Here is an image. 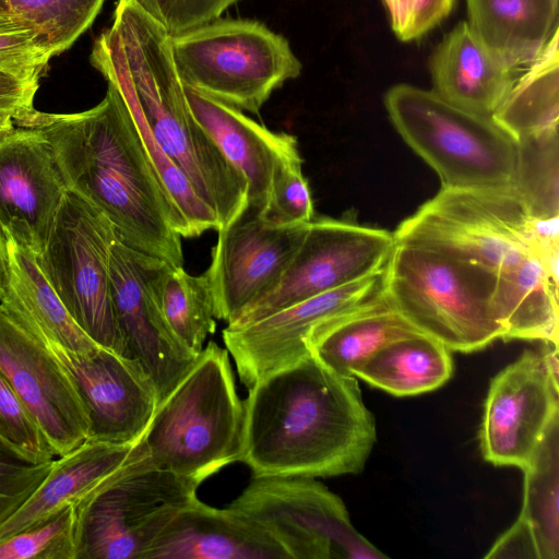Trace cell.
<instances>
[{"label":"cell","mask_w":559,"mask_h":559,"mask_svg":"<svg viewBox=\"0 0 559 559\" xmlns=\"http://www.w3.org/2000/svg\"><path fill=\"white\" fill-rule=\"evenodd\" d=\"M14 124L37 129L46 136L68 191L108 217L120 240L171 266H183L181 238H190L188 225L112 84L88 110L48 114L33 109Z\"/></svg>","instance_id":"1"},{"label":"cell","mask_w":559,"mask_h":559,"mask_svg":"<svg viewBox=\"0 0 559 559\" xmlns=\"http://www.w3.org/2000/svg\"><path fill=\"white\" fill-rule=\"evenodd\" d=\"M248 389L239 461L254 477L364 469L377 429L355 376L336 373L310 354Z\"/></svg>","instance_id":"2"},{"label":"cell","mask_w":559,"mask_h":559,"mask_svg":"<svg viewBox=\"0 0 559 559\" xmlns=\"http://www.w3.org/2000/svg\"><path fill=\"white\" fill-rule=\"evenodd\" d=\"M170 39L135 1L118 0L112 24L95 40L90 61L213 210L221 229L246 211L248 185L194 119Z\"/></svg>","instance_id":"3"},{"label":"cell","mask_w":559,"mask_h":559,"mask_svg":"<svg viewBox=\"0 0 559 559\" xmlns=\"http://www.w3.org/2000/svg\"><path fill=\"white\" fill-rule=\"evenodd\" d=\"M242 431L228 350L211 341L158 403L142 439L155 466L201 484L239 461Z\"/></svg>","instance_id":"4"},{"label":"cell","mask_w":559,"mask_h":559,"mask_svg":"<svg viewBox=\"0 0 559 559\" xmlns=\"http://www.w3.org/2000/svg\"><path fill=\"white\" fill-rule=\"evenodd\" d=\"M495 285L496 274L479 264L402 242L383 272L389 304L418 331L460 353L502 340Z\"/></svg>","instance_id":"5"},{"label":"cell","mask_w":559,"mask_h":559,"mask_svg":"<svg viewBox=\"0 0 559 559\" xmlns=\"http://www.w3.org/2000/svg\"><path fill=\"white\" fill-rule=\"evenodd\" d=\"M384 105L396 131L443 188H512L516 141L491 117L405 83L385 93Z\"/></svg>","instance_id":"6"},{"label":"cell","mask_w":559,"mask_h":559,"mask_svg":"<svg viewBox=\"0 0 559 559\" xmlns=\"http://www.w3.org/2000/svg\"><path fill=\"white\" fill-rule=\"evenodd\" d=\"M170 44L183 85L252 114L302 68L285 37L252 20L216 19Z\"/></svg>","instance_id":"7"},{"label":"cell","mask_w":559,"mask_h":559,"mask_svg":"<svg viewBox=\"0 0 559 559\" xmlns=\"http://www.w3.org/2000/svg\"><path fill=\"white\" fill-rule=\"evenodd\" d=\"M532 216L513 188H441L393 233L420 246L479 264L496 275L531 254Z\"/></svg>","instance_id":"8"},{"label":"cell","mask_w":559,"mask_h":559,"mask_svg":"<svg viewBox=\"0 0 559 559\" xmlns=\"http://www.w3.org/2000/svg\"><path fill=\"white\" fill-rule=\"evenodd\" d=\"M199 483L155 466L148 454L76 504L78 559H144L173 519L193 503Z\"/></svg>","instance_id":"9"},{"label":"cell","mask_w":559,"mask_h":559,"mask_svg":"<svg viewBox=\"0 0 559 559\" xmlns=\"http://www.w3.org/2000/svg\"><path fill=\"white\" fill-rule=\"evenodd\" d=\"M117 238L108 217L68 191L35 261L76 324L98 345L124 356L109 285Z\"/></svg>","instance_id":"10"},{"label":"cell","mask_w":559,"mask_h":559,"mask_svg":"<svg viewBox=\"0 0 559 559\" xmlns=\"http://www.w3.org/2000/svg\"><path fill=\"white\" fill-rule=\"evenodd\" d=\"M267 533L289 559L386 557L353 526L343 500L310 477H254L228 506Z\"/></svg>","instance_id":"11"},{"label":"cell","mask_w":559,"mask_h":559,"mask_svg":"<svg viewBox=\"0 0 559 559\" xmlns=\"http://www.w3.org/2000/svg\"><path fill=\"white\" fill-rule=\"evenodd\" d=\"M170 266L119 237L110 250V297L123 355L138 361L150 377L158 403L178 385L200 354L188 349L164 318L159 292Z\"/></svg>","instance_id":"12"},{"label":"cell","mask_w":559,"mask_h":559,"mask_svg":"<svg viewBox=\"0 0 559 559\" xmlns=\"http://www.w3.org/2000/svg\"><path fill=\"white\" fill-rule=\"evenodd\" d=\"M393 234L330 217H313L278 283L229 325L255 321L314 295L384 271Z\"/></svg>","instance_id":"13"},{"label":"cell","mask_w":559,"mask_h":559,"mask_svg":"<svg viewBox=\"0 0 559 559\" xmlns=\"http://www.w3.org/2000/svg\"><path fill=\"white\" fill-rule=\"evenodd\" d=\"M383 272L314 295L255 321L229 325L223 340L242 383L286 368L311 354L314 340L333 323L383 294Z\"/></svg>","instance_id":"14"},{"label":"cell","mask_w":559,"mask_h":559,"mask_svg":"<svg viewBox=\"0 0 559 559\" xmlns=\"http://www.w3.org/2000/svg\"><path fill=\"white\" fill-rule=\"evenodd\" d=\"M558 345L527 349L490 381L479 430L484 459L522 471L559 417Z\"/></svg>","instance_id":"15"},{"label":"cell","mask_w":559,"mask_h":559,"mask_svg":"<svg viewBox=\"0 0 559 559\" xmlns=\"http://www.w3.org/2000/svg\"><path fill=\"white\" fill-rule=\"evenodd\" d=\"M41 345L67 373L85 405L87 440L126 444L143 438L158 397L138 361L100 345L85 353Z\"/></svg>","instance_id":"16"},{"label":"cell","mask_w":559,"mask_h":559,"mask_svg":"<svg viewBox=\"0 0 559 559\" xmlns=\"http://www.w3.org/2000/svg\"><path fill=\"white\" fill-rule=\"evenodd\" d=\"M0 372L56 457L87 440V411L72 381L47 349L1 306Z\"/></svg>","instance_id":"17"},{"label":"cell","mask_w":559,"mask_h":559,"mask_svg":"<svg viewBox=\"0 0 559 559\" xmlns=\"http://www.w3.org/2000/svg\"><path fill=\"white\" fill-rule=\"evenodd\" d=\"M310 223V222H309ZM276 227L248 209L218 229L209 272L215 318L227 324L281 280L298 250L308 224Z\"/></svg>","instance_id":"18"},{"label":"cell","mask_w":559,"mask_h":559,"mask_svg":"<svg viewBox=\"0 0 559 559\" xmlns=\"http://www.w3.org/2000/svg\"><path fill=\"white\" fill-rule=\"evenodd\" d=\"M67 192L39 130L17 127L0 142V227L7 239L38 255Z\"/></svg>","instance_id":"19"},{"label":"cell","mask_w":559,"mask_h":559,"mask_svg":"<svg viewBox=\"0 0 559 559\" xmlns=\"http://www.w3.org/2000/svg\"><path fill=\"white\" fill-rule=\"evenodd\" d=\"M147 454L143 439L126 444L86 440L56 457L37 489L0 525V542L82 502Z\"/></svg>","instance_id":"20"},{"label":"cell","mask_w":559,"mask_h":559,"mask_svg":"<svg viewBox=\"0 0 559 559\" xmlns=\"http://www.w3.org/2000/svg\"><path fill=\"white\" fill-rule=\"evenodd\" d=\"M189 108L225 158L245 177L247 209L257 214L264 206L278 162L298 151L294 135L273 132L241 110L183 85Z\"/></svg>","instance_id":"21"},{"label":"cell","mask_w":559,"mask_h":559,"mask_svg":"<svg viewBox=\"0 0 559 559\" xmlns=\"http://www.w3.org/2000/svg\"><path fill=\"white\" fill-rule=\"evenodd\" d=\"M144 559H289L260 526L238 511L197 499L182 509Z\"/></svg>","instance_id":"22"},{"label":"cell","mask_w":559,"mask_h":559,"mask_svg":"<svg viewBox=\"0 0 559 559\" xmlns=\"http://www.w3.org/2000/svg\"><path fill=\"white\" fill-rule=\"evenodd\" d=\"M432 91L464 110L491 117L515 83L519 71L492 56L466 21L459 23L430 57Z\"/></svg>","instance_id":"23"},{"label":"cell","mask_w":559,"mask_h":559,"mask_svg":"<svg viewBox=\"0 0 559 559\" xmlns=\"http://www.w3.org/2000/svg\"><path fill=\"white\" fill-rule=\"evenodd\" d=\"M523 503L514 524L486 558H559V417L546 429L523 469Z\"/></svg>","instance_id":"24"},{"label":"cell","mask_w":559,"mask_h":559,"mask_svg":"<svg viewBox=\"0 0 559 559\" xmlns=\"http://www.w3.org/2000/svg\"><path fill=\"white\" fill-rule=\"evenodd\" d=\"M466 21L499 61L522 72L558 29L559 0H466Z\"/></svg>","instance_id":"25"},{"label":"cell","mask_w":559,"mask_h":559,"mask_svg":"<svg viewBox=\"0 0 559 559\" xmlns=\"http://www.w3.org/2000/svg\"><path fill=\"white\" fill-rule=\"evenodd\" d=\"M8 282L0 306L39 343L85 353L98 346L73 320L35 257L7 239Z\"/></svg>","instance_id":"26"},{"label":"cell","mask_w":559,"mask_h":559,"mask_svg":"<svg viewBox=\"0 0 559 559\" xmlns=\"http://www.w3.org/2000/svg\"><path fill=\"white\" fill-rule=\"evenodd\" d=\"M493 308L502 340L558 345V285L532 254L496 275Z\"/></svg>","instance_id":"27"},{"label":"cell","mask_w":559,"mask_h":559,"mask_svg":"<svg viewBox=\"0 0 559 559\" xmlns=\"http://www.w3.org/2000/svg\"><path fill=\"white\" fill-rule=\"evenodd\" d=\"M452 372L451 350L440 341L416 333L386 343L353 374L389 394L413 396L439 389Z\"/></svg>","instance_id":"28"},{"label":"cell","mask_w":559,"mask_h":559,"mask_svg":"<svg viewBox=\"0 0 559 559\" xmlns=\"http://www.w3.org/2000/svg\"><path fill=\"white\" fill-rule=\"evenodd\" d=\"M416 333L421 332L389 304L383 292L318 336L311 345V354L336 373L354 376V370L380 347Z\"/></svg>","instance_id":"29"},{"label":"cell","mask_w":559,"mask_h":559,"mask_svg":"<svg viewBox=\"0 0 559 559\" xmlns=\"http://www.w3.org/2000/svg\"><path fill=\"white\" fill-rule=\"evenodd\" d=\"M558 29L538 58L518 76L492 120L515 141L559 124Z\"/></svg>","instance_id":"30"},{"label":"cell","mask_w":559,"mask_h":559,"mask_svg":"<svg viewBox=\"0 0 559 559\" xmlns=\"http://www.w3.org/2000/svg\"><path fill=\"white\" fill-rule=\"evenodd\" d=\"M159 300L173 333L188 349L199 354L207 335L216 330L209 272L191 275L183 266H170L162 282Z\"/></svg>","instance_id":"31"},{"label":"cell","mask_w":559,"mask_h":559,"mask_svg":"<svg viewBox=\"0 0 559 559\" xmlns=\"http://www.w3.org/2000/svg\"><path fill=\"white\" fill-rule=\"evenodd\" d=\"M513 190L536 218L559 216V134L546 130L516 140Z\"/></svg>","instance_id":"32"},{"label":"cell","mask_w":559,"mask_h":559,"mask_svg":"<svg viewBox=\"0 0 559 559\" xmlns=\"http://www.w3.org/2000/svg\"><path fill=\"white\" fill-rule=\"evenodd\" d=\"M105 0H0V13L37 28L53 56L67 50L93 23Z\"/></svg>","instance_id":"33"},{"label":"cell","mask_w":559,"mask_h":559,"mask_svg":"<svg viewBox=\"0 0 559 559\" xmlns=\"http://www.w3.org/2000/svg\"><path fill=\"white\" fill-rule=\"evenodd\" d=\"M81 525L76 504L0 542V559H78Z\"/></svg>","instance_id":"34"},{"label":"cell","mask_w":559,"mask_h":559,"mask_svg":"<svg viewBox=\"0 0 559 559\" xmlns=\"http://www.w3.org/2000/svg\"><path fill=\"white\" fill-rule=\"evenodd\" d=\"M257 215L265 224L276 227L307 224L314 217L299 151L278 162L267 200Z\"/></svg>","instance_id":"35"},{"label":"cell","mask_w":559,"mask_h":559,"mask_svg":"<svg viewBox=\"0 0 559 559\" xmlns=\"http://www.w3.org/2000/svg\"><path fill=\"white\" fill-rule=\"evenodd\" d=\"M0 453L38 465L56 455L44 433L0 372Z\"/></svg>","instance_id":"36"},{"label":"cell","mask_w":559,"mask_h":559,"mask_svg":"<svg viewBox=\"0 0 559 559\" xmlns=\"http://www.w3.org/2000/svg\"><path fill=\"white\" fill-rule=\"evenodd\" d=\"M53 55L32 25L0 13V70L38 81Z\"/></svg>","instance_id":"37"},{"label":"cell","mask_w":559,"mask_h":559,"mask_svg":"<svg viewBox=\"0 0 559 559\" xmlns=\"http://www.w3.org/2000/svg\"><path fill=\"white\" fill-rule=\"evenodd\" d=\"M170 35L216 20L239 0H133Z\"/></svg>","instance_id":"38"},{"label":"cell","mask_w":559,"mask_h":559,"mask_svg":"<svg viewBox=\"0 0 559 559\" xmlns=\"http://www.w3.org/2000/svg\"><path fill=\"white\" fill-rule=\"evenodd\" d=\"M455 0H383L391 26L399 39H417L451 12Z\"/></svg>","instance_id":"39"},{"label":"cell","mask_w":559,"mask_h":559,"mask_svg":"<svg viewBox=\"0 0 559 559\" xmlns=\"http://www.w3.org/2000/svg\"><path fill=\"white\" fill-rule=\"evenodd\" d=\"M52 462L32 465L0 453V525L37 489Z\"/></svg>","instance_id":"40"},{"label":"cell","mask_w":559,"mask_h":559,"mask_svg":"<svg viewBox=\"0 0 559 559\" xmlns=\"http://www.w3.org/2000/svg\"><path fill=\"white\" fill-rule=\"evenodd\" d=\"M39 82L0 70V111L8 112L13 120L34 108V97Z\"/></svg>","instance_id":"41"},{"label":"cell","mask_w":559,"mask_h":559,"mask_svg":"<svg viewBox=\"0 0 559 559\" xmlns=\"http://www.w3.org/2000/svg\"><path fill=\"white\" fill-rule=\"evenodd\" d=\"M8 282V249L7 237L0 227V297L3 295Z\"/></svg>","instance_id":"42"},{"label":"cell","mask_w":559,"mask_h":559,"mask_svg":"<svg viewBox=\"0 0 559 559\" xmlns=\"http://www.w3.org/2000/svg\"><path fill=\"white\" fill-rule=\"evenodd\" d=\"M14 129L13 117L8 112L0 111V142L11 134Z\"/></svg>","instance_id":"43"}]
</instances>
